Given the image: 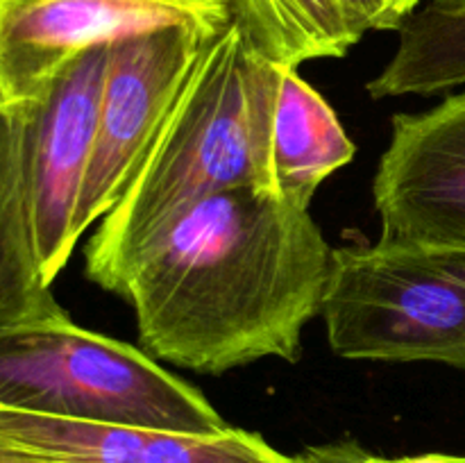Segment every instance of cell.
<instances>
[{"instance_id": "cell-9", "label": "cell", "mask_w": 465, "mask_h": 463, "mask_svg": "<svg viewBox=\"0 0 465 463\" xmlns=\"http://www.w3.org/2000/svg\"><path fill=\"white\" fill-rule=\"evenodd\" d=\"M0 427L41 463H298L252 431L175 434L145 427L68 420L0 407Z\"/></svg>"}, {"instance_id": "cell-12", "label": "cell", "mask_w": 465, "mask_h": 463, "mask_svg": "<svg viewBox=\"0 0 465 463\" xmlns=\"http://www.w3.org/2000/svg\"><path fill=\"white\" fill-rule=\"evenodd\" d=\"M232 23L272 62L298 68L309 59L345 57L359 36L336 0H227Z\"/></svg>"}, {"instance_id": "cell-10", "label": "cell", "mask_w": 465, "mask_h": 463, "mask_svg": "<svg viewBox=\"0 0 465 463\" xmlns=\"http://www.w3.org/2000/svg\"><path fill=\"white\" fill-rule=\"evenodd\" d=\"M352 157L354 143L330 103L284 64L271 130L272 193L309 207L318 186Z\"/></svg>"}, {"instance_id": "cell-20", "label": "cell", "mask_w": 465, "mask_h": 463, "mask_svg": "<svg viewBox=\"0 0 465 463\" xmlns=\"http://www.w3.org/2000/svg\"><path fill=\"white\" fill-rule=\"evenodd\" d=\"M227 5H230V3H227ZM230 12H232V9H230Z\"/></svg>"}, {"instance_id": "cell-17", "label": "cell", "mask_w": 465, "mask_h": 463, "mask_svg": "<svg viewBox=\"0 0 465 463\" xmlns=\"http://www.w3.org/2000/svg\"><path fill=\"white\" fill-rule=\"evenodd\" d=\"M372 463H465V457L457 454H418V457H400V458H386V457H372Z\"/></svg>"}, {"instance_id": "cell-8", "label": "cell", "mask_w": 465, "mask_h": 463, "mask_svg": "<svg viewBox=\"0 0 465 463\" xmlns=\"http://www.w3.org/2000/svg\"><path fill=\"white\" fill-rule=\"evenodd\" d=\"M372 198L381 239L465 248V91L393 116Z\"/></svg>"}, {"instance_id": "cell-2", "label": "cell", "mask_w": 465, "mask_h": 463, "mask_svg": "<svg viewBox=\"0 0 465 463\" xmlns=\"http://www.w3.org/2000/svg\"><path fill=\"white\" fill-rule=\"evenodd\" d=\"M284 64L259 53L236 23L200 50L121 202L84 250V272L114 293L168 222L207 195L271 186V130Z\"/></svg>"}, {"instance_id": "cell-5", "label": "cell", "mask_w": 465, "mask_h": 463, "mask_svg": "<svg viewBox=\"0 0 465 463\" xmlns=\"http://www.w3.org/2000/svg\"><path fill=\"white\" fill-rule=\"evenodd\" d=\"M109 45L77 54L36 103L12 109L23 222L45 289L66 268L80 241L75 213L94 150Z\"/></svg>"}, {"instance_id": "cell-4", "label": "cell", "mask_w": 465, "mask_h": 463, "mask_svg": "<svg viewBox=\"0 0 465 463\" xmlns=\"http://www.w3.org/2000/svg\"><path fill=\"white\" fill-rule=\"evenodd\" d=\"M321 316L343 359L465 370V248L381 236L334 248Z\"/></svg>"}, {"instance_id": "cell-18", "label": "cell", "mask_w": 465, "mask_h": 463, "mask_svg": "<svg viewBox=\"0 0 465 463\" xmlns=\"http://www.w3.org/2000/svg\"><path fill=\"white\" fill-rule=\"evenodd\" d=\"M418 5H420V0H389L391 14H393V21H395V25H398V30H400V25H402V23L407 21L413 12H416Z\"/></svg>"}, {"instance_id": "cell-14", "label": "cell", "mask_w": 465, "mask_h": 463, "mask_svg": "<svg viewBox=\"0 0 465 463\" xmlns=\"http://www.w3.org/2000/svg\"><path fill=\"white\" fill-rule=\"evenodd\" d=\"M350 30L361 39L371 30H398L389 0H336Z\"/></svg>"}, {"instance_id": "cell-15", "label": "cell", "mask_w": 465, "mask_h": 463, "mask_svg": "<svg viewBox=\"0 0 465 463\" xmlns=\"http://www.w3.org/2000/svg\"><path fill=\"white\" fill-rule=\"evenodd\" d=\"M372 457L368 449L354 440H336V443L312 445L298 454V463H372Z\"/></svg>"}, {"instance_id": "cell-13", "label": "cell", "mask_w": 465, "mask_h": 463, "mask_svg": "<svg viewBox=\"0 0 465 463\" xmlns=\"http://www.w3.org/2000/svg\"><path fill=\"white\" fill-rule=\"evenodd\" d=\"M35 293L23 266L14 207V127L12 116L0 112V325L27 320Z\"/></svg>"}, {"instance_id": "cell-7", "label": "cell", "mask_w": 465, "mask_h": 463, "mask_svg": "<svg viewBox=\"0 0 465 463\" xmlns=\"http://www.w3.org/2000/svg\"><path fill=\"white\" fill-rule=\"evenodd\" d=\"M227 0H0V112L36 103L77 54L162 27L218 36Z\"/></svg>"}, {"instance_id": "cell-1", "label": "cell", "mask_w": 465, "mask_h": 463, "mask_svg": "<svg viewBox=\"0 0 465 463\" xmlns=\"http://www.w3.org/2000/svg\"><path fill=\"white\" fill-rule=\"evenodd\" d=\"M331 250L309 207L243 186L186 207L114 293L134 309L148 352L173 366L221 375L295 361L322 309Z\"/></svg>"}, {"instance_id": "cell-19", "label": "cell", "mask_w": 465, "mask_h": 463, "mask_svg": "<svg viewBox=\"0 0 465 463\" xmlns=\"http://www.w3.org/2000/svg\"><path fill=\"white\" fill-rule=\"evenodd\" d=\"M431 5H436V7H443V9H463L465 0H431Z\"/></svg>"}, {"instance_id": "cell-3", "label": "cell", "mask_w": 465, "mask_h": 463, "mask_svg": "<svg viewBox=\"0 0 465 463\" xmlns=\"http://www.w3.org/2000/svg\"><path fill=\"white\" fill-rule=\"evenodd\" d=\"M0 407L175 434L230 427L195 386L66 311L0 325Z\"/></svg>"}, {"instance_id": "cell-6", "label": "cell", "mask_w": 465, "mask_h": 463, "mask_svg": "<svg viewBox=\"0 0 465 463\" xmlns=\"http://www.w3.org/2000/svg\"><path fill=\"white\" fill-rule=\"evenodd\" d=\"M209 39L193 27L173 25L109 45L94 150L75 213L77 239L121 202Z\"/></svg>"}, {"instance_id": "cell-11", "label": "cell", "mask_w": 465, "mask_h": 463, "mask_svg": "<svg viewBox=\"0 0 465 463\" xmlns=\"http://www.w3.org/2000/svg\"><path fill=\"white\" fill-rule=\"evenodd\" d=\"M398 32L395 54L366 84L372 98L434 95L465 86V7L443 9L430 3Z\"/></svg>"}, {"instance_id": "cell-16", "label": "cell", "mask_w": 465, "mask_h": 463, "mask_svg": "<svg viewBox=\"0 0 465 463\" xmlns=\"http://www.w3.org/2000/svg\"><path fill=\"white\" fill-rule=\"evenodd\" d=\"M0 463H41L30 445L9 431L0 429Z\"/></svg>"}]
</instances>
